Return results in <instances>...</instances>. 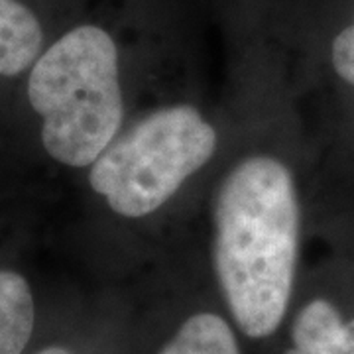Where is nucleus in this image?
<instances>
[{"mask_svg": "<svg viewBox=\"0 0 354 354\" xmlns=\"http://www.w3.org/2000/svg\"><path fill=\"white\" fill-rule=\"evenodd\" d=\"M39 354H71L69 351H65L62 346H48V348H44Z\"/></svg>", "mask_w": 354, "mask_h": 354, "instance_id": "1a4fd4ad", "label": "nucleus"}, {"mask_svg": "<svg viewBox=\"0 0 354 354\" xmlns=\"http://www.w3.org/2000/svg\"><path fill=\"white\" fill-rule=\"evenodd\" d=\"M44 48V26L24 0H0V77L32 69Z\"/></svg>", "mask_w": 354, "mask_h": 354, "instance_id": "39448f33", "label": "nucleus"}, {"mask_svg": "<svg viewBox=\"0 0 354 354\" xmlns=\"http://www.w3.org/2000/svg\"><path fill=\"white\" fill-rule=\"evenodd\" d=\"M319 38L330 73L354 91V0H319Z\"/></svg>", "mask_w": 354, "mask_h": 354, "instance_id": "423d86ee", "label": "nucleus"}, {"mask_svg": "<svg viewBox=\"0 0 354 354\" xmlns=\"http://www.w3.org/2000/svg\"><path fill=\"white\" fill-rule=\"evenodd\" d=\"M122 41L109 22L71 26L41 51L28 101L41 118V144L59 164L91 167L124 118Z\"/></svg>", "mask_w": 354, "mask_h": 354, "instance_id": "f03ea898", "label": "nucleus"}, {"mask_svg": "<svg viewBox=\"0 0 354 354\" xmlns=\"http://www.w3.org/2000/svg\"><path fill=\"white\" fill-rule=\"evenodd\" d=\"M216 142L215 127L195 106L156 109L116 134L91 165L88 185L118 216H150L211 162Z\"/></svg>", "mask_w": 354, "mask_h": 354, "instance_id": "7ed1b4c3", "label": "nucleus"}, {"mask_svg": "<svg viewBox=\"0 0 354 354\" xmlns=\"http://www.w3.org/2000/svg\"><path fill=\"white\" fill-rule=\"evenodd\" d=\"M158 354H241V348L223 317L201 311L185 319Z\"/></svg>", "mask_w": 354, "mask_h": 354, "instance_id": "6e6552de", "label": "nucleus"}, {"mask_svg": "<svg viewBox=\"0 0 354 354\" xmlns=\"http://www.w3.org/2000/svg\"><path fill=\"white\" fill-rule=\"evenodd\" d=\"M36 307L24 276L0 270V354H22L34 330Z\"/></svg>", "mask_w": 354, "mask_h": 354, "instance_id": "0eeeda50", "label": "nucleus"}, {"mask_svg": "<svg viewBox=\"0 0 354 354\" xmlns=\"http://www.w3.org/2000/svg\"><path fill=\"white\" fill-rule=\"evenodd\" d=\"M291 354H354V315L325 297L307 301L291 325Z\"/></svg>", "mask_w": 354, "mask_h": 354, "instance_id": "20e7f679", "label": "nucleus"}, {"mask_svg": "<svg viewBox=\"0 0 354 354\" xmlns=\"http://www.w3.org/2000/svg\"><path fill=\"white\" fill-rule=\"evenodd\" d=\"M301 244V205L288 164L254 153L228 169L213 201V266L236 327L266 339L288 313Z\"/></svg>", "mask_w": 354, "mask_h": 354, "instance_id": "f257e3e1", "label": "nucleus"}]
</instances>
